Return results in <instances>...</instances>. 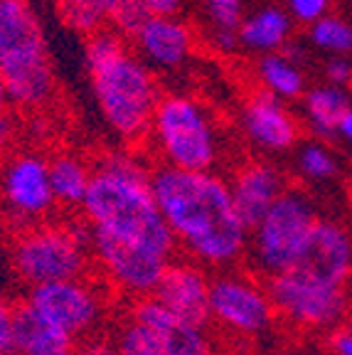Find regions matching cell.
<instances>
[{"mask_svg":"<svg viewBox=\"0 0 352 355\" xmlns=\"http://www.w3.org/2000/svg\"><path fill=\"white\" fill-rule=\"evenodd\" d=\"M150 188L175 244L202 266L227 269L249 250V230L234 210L229 183L212 171L170 166L150 171Z\"/></svg>","mask_w":352,"mask_h":355,"instance_id":"1","label":"cell"},{"mask_svg":"<svg viewBox=\"0 0 352 355\" xmlns=\"http://www.w3.org/2000/svg\"><path fill=\"white\" fill-rule=\"evenodd\" d=\"M82 212L91 239L173 259L175 237L155 202L150 173L133 155H109L94 168Z\"/></svg>","mask_w":352,"mask_h":355,"instance_id":"2","label":"cell"},{"mask_svg":"<svg viewBox=\"0 0 352 355\" xmlns=\"http://www.w3.org/2000/svg\"><path fill=\"white\" fill-rule=\"evenodd\" d=\"M87 69L94 99L111 131L123 141L150 136L160 92L150 67L114 30L87 37Z\"/></svg>","mask_w":352,"mask_h":355,"instance_id":"3","label":"cell"},{"mask_svg":"<svg viewBox=\"0 0 352 355\" xmlns=\"http://www.w3.org/2000/svg\"><path fill=\"white\" fill-rule=\"evenodd\" d=\"M0 74L20 109H39L55 96L50 47L30 0H0Z\"/></svg>","mask_w":352,"mask_h":355,"instance_id":"4","label":"cell"},{"mask_svg":"<svg viewBox=\"0 0 352 355\" xmlns=\"http://www.w3.org/2000/svg\"><path fill=\"white\" fill-rule=\"evenodd\" d=\"M91 259V232L87 222L79 227L33 225L22 230L12 244L15 272L30 288L87 277Z\"/></svg>","mask_w":352,"mask_h":355,"instance_id":"5","label":"cell"},{"mask_svg":"<svg viewBox=\"0 0 352 355\" xmlns=\"http://www.w3.org/2000/svg\"><path fill=\"white\" fill-rule=\"evenodd\" d=\"M150 136L158 146L163 166L177 171H212L220 158L215 123L193 96H160Z\"/></svg>","mask_w":352,"mask_h":355,"instance_id":"6","label":"cell"},{"mask_svg":"<svg viewBox=\"0 0 352 355\" xmlns=\"http://www.w3.org/2000/svg\"><path fill=\"white\" fill-rule=\"evenodd\" d=\"M315 225L318 212L310 198L288 188L249 234L252 266L266 279L293 272Z\"/></svg>","mask_w":352,"mask_h":355,"instance_id":"7","label":"cell"},{"mask_svg":"<svg viewBox=\"0 0 352 355\" xmlns=\"http://www.w3.org/2000/svg\"><path fill=\"white\" fill-rule=\"evenodd\" d=\"M276 318L301 331L335 333L347 326L352 313V299L347 286L315 282L298 272L266 279Z\"/></svg>","mask_w":352,"mask_h":355,"instance_id":"8","label":"cell"},{"mask_svg":"<svg viewBox=\"0 0 352 355\" xmlns=\"http://www.w3.org/2000/svg\"><path fill=\"white\" fill-rule=\"evenodd\" d=\"M209 323L239 338H259L276 323L266 284L249 274L222 272L209 286Z\"/></svg>","mask_w":352,"mask_h":355,"instance_id":"9","label":"cell"},{"mask_svg":"<svg viewBox=\"0 0 352 355\" xmlns=\"http://www.w3.org/2000/svg\"><path fill=\"white\" fill-rule=\"evenodd\" d=\"M25 301L72 343L96 336L106 316V296L87 277L33 286Z\"/></svg>","mask_w":352,"mask_h":355,"instance_id":"10","label":"cell"},{"mask_svg":"<svg viewBox=\"0 0 352 355\" xmlns=\"http://www.w3.org/2000/svg\"><path fill=\"white\" fill-rule=\"evenodd\" d=\"M3 198L12 217L33 222L44 217L57 205L50 183V161L37 153H20L3 173Z\"/></svg>","mask_w":352,"mask_h":355,"instance_id":"11","label":"cell"},{"mask_svg":"<svg viewBox=\"0 0 352 355\" xmlns=\"http://www.w3.org/2000/svg\"><path fill=\"white\" fill-rule=\"evenodd\" d=\"M209 286L207 269L193 259H173L155 288V299L166 304L180 323L209 326Z\"/></svg>","mask_w":352,"mask_h":355,"instance_id":"12","label":"cell"},{"mask_svg":"<svg viewBox=\"0 0 352 355\" xmlns=\"http://www.w3.org/2000/svg\"><path fill=\"white\" fill-rule=\"evenodd\" d=\"M293 272L333 286H347L352 277V234L340 222L318 220Z\"/></svg>","mask_w":352,"mask_h":355,"instance_id":"13","label":"cell"},{"mask_svg":"<svg viewBox=\"0 0 352 355\" xmlns=\"http://www.w3.org/2000/svg\"><path fill=\"white\" fill-rule=\"evenodd\" d=\"M234 210L252 232L264 215L276 205V200L286 193V178L276 166L266 161H249L234 173L229 183Z\"/></svg>","mask_w":352,"mask_h":355,"instance_id":"14","label":"cell"},{"mask_svg":"<svg viewBox=\"0 0 352 355\" xmlns=\"http://www.w3.org/2000/svg\"><path fill=\"white\" fill-rule=\"evenodd\" d=\"M133 47L148 67L170 72L193 57L195 35L190 25L177 17L150 15L133 37Z\"/></svg>","mask_w":352,"mask_h":355,"instance_id":"15","label":"cell"},{"mask_svg":"<svg viewBox=\"0 0 352 355\" xmlns=\"http://www.w3.org/2000/svg\"><path fill=\"white\" fill-rule=\"evenodd\" d=\"M242 123L249 139L264 150H286L298 141L296 119L266 89L247 99Z\"/></svg>","mask_w":352,"mask_h":355,"instance_id":"16","label":"cell"},{"mask_svg":"<svg viewBox=\"0 0 352 355\" xmlns=\"http://www.w3.org/2000/svg\"><path fill=\"white\" fill-rule=\"evenodd\" d=\"M72 340L67 338L60 328H55L44 316L22 301L15 304L12 316V355H52L60 350L72 348Z\"/></svg>","mask_w":352,"mask_h":355,"instance_id":"17","label":"cell"},{"mask_svg":"<svg viewBox=\"0 0 352 355\" xmlns=\"http://www.w3.org/2000/svg\"><path fill=\"white\" fill-rule=\"evenodd\" d=\"M291 33V20L279 8H264V10L254 12L252 17L242 20L239 25V44L247 50L266 52L274 55L279 47H283Z\"/></svg>","mask_w":352,"mask_h":355,"instance_id":"18","label":"cell"},{"mask_svg":"<svg viewBox=\"0 0 352 355\" xmlns=\"http://www.w3.org/2000/svg\"><path fill=\"white\" fill-rule=\"evenodd\" d=\"M94 171L79 155H57L50 161V183L55 202L62 207H82Z\"/></svg>","mask_w":352,"mask_h":355,"instance_id":"19","label":"cell"},{"mask_svg":"<svg viewBox=\"0 0 352 355\" xmlns=\"http://www.w3.org/2000/svg\"><path fill=\"white\" fill-rule=\"evenodd\" d=\"M118 0H57V15L72 33L84 37L109 30Z\"/></svg>","mask_w":352,"mask_h":355,"instance_id":"20","label":"cell"},{"mask_svg":"<svg viewBox=\"0 0 352 355\" xmlns=\"http://www.w3.org/2000/svg\"><path fill=\"white\" fill-rule=\"evenodd\" d=\"M350 109L347 94L337 87H315L306 96L308 123L318 136H333Z\"/></svg>","mask_w":352,"mask_h":355,"instance_id":"21","label":"cell"},{"mask_svg":"<svg viewBox=\"0 0 352 355\" xmlns=\"http://www.w3.org/2000/svg\"><path fill=\"white\" fill-rule=\"evenodd\" d=\"M259 79L264 84L266 92L279 99H296L303 94V74L291 60H286L283 55L274 52V55H266L259 62Z\"/></svg>","mask_w":352,"mask_h":355,"instance_id":"22","label":"cell"},{"mask_svg":"<svg viewBox=\"0 0 352 355\" xmlns=\"http://www.w3.org/2000/svg\"><path fill=\"white\" fill-rule=\"evenodd\" d=\"M168 355H217V343L207 326H193V323L177 321L170 331L163 336Z\"/></svg>","mask_w":352,"mask_h":355,"instance_id":"23","label":"cell"},{"mask_svg":"<svg viewBox=\"0 0 352 355\" xmlns=\"http://www.w3.org/2000/svg\"><path fill=\"white\" fill-rule=\"evenodd\" d=\"M114 345H116V355H168L166 343H163V338H160L158 333L138 326L131 318L118 328Z\"/></svg>","mask_w":352,"mask_h":355,"instance_id":"24","label":"cell"},{"mask_svg":"<svg viewBox=\"0 0 352 355\" xmlns=\"http://www.w3.org/2000/svg\"><path fill=\"white\" fill-rule=\"evenodd\" d=\"M128 318L136 321L138 326L148 328V331L158 333L160 338L170 331L177 323V318L168 311L166 304H160L155 296H143V299H133L131 309H128Z\"/></svg>","mask_w":352,"mask_h":355,"instance_id":"25","label":"cell"},{"mask_svg":"<svg viewBox=\"0 0 352 355\" xmlns=\"http://www.w3.org/2000/svg\"><path fill=\"white\" fill-rule=\"evenodd\" d=\"M298 168H301L303 178L308 180H331L337 175V161L331 150L320 144H308L303 146L301 153H298Z\"/></svg>","mask_w":352,"mask_h":355,"instance_id":"26","label":"cell"},{"mask_svg":"<svg viewBox=\"0 0 352 355\" xmlns=\"http://www.w3.org/2000/svg\"><path fill=\"white\" fill-rule=\"evenodd\" d=\"M310 40H313L318 47L333 52H347L352 50V28L345 25L337 17H320L318 22L310 25Z\"/></svg>","mask_w":352,"mask_h":355,"instance_id":"27","label":"cell"},{"mask_svg":"<svg viewBox=\"0 0 352 355\" xmlns=\"http://www.w3.org/2000/svg\"><path fill=\"white\" fill-rule=\"evenodd\" d=\"M148 17H150V12L146 10V6L141 3V0H118L114 15H111L109 28L114 30V33L121 35V37L133 40L138 30L146 25Z\"/></svg>","mask_w":352,"mask_h":355,"instance_id":"28","label":"cell"},{"mask_svg":"<svg viewBox=\"0 0 352 355\" xmlns=\"http://www.w3.org/2000/svg\"><path fill=\"white\" fill-rule=\"evenodd\" d=\"M207 17H209V25H212V30L239 33V25H242V10H239V8L207 6Z\"/></svg>","mask_w":352,"mask_h":355,"instance_id":"29","label":"cell"},{"mask_svg":"<svg viewBox=\"0 0 352 355\" xmlns=\"http://www.w3.org/2000/svg\"><path fill=\"white\" fill-rule=\"evenodd\" d=\"M12 316L15 304L0 294V355H12Z\"/></svg>","mask_w":352,"mask_h":355,"instance_id":"30","label":"cell"},{"mask_svg":"<svg viewBox=\"0 0 352 355\" xmlns=\"http://www.w3.org/2000/svg\"><path fill=\"white\" fill-rule=\"evenodd\" d=\"M291 12L296 15V20L301 22H318L323 17L325 8H328V0H288Z\"/></svg>","mask_w":352,"mask_h":355,"instance_id":"31","label":"cell"},{"mask_svg":"<svg viewBox=\"0 0 352 355\" xmlns=\"http://www.w3.org/2000/svg\"><path fill=\"white\" fill-rule=\"evenodd\" d=\"M74 355H116V345L114 340L101 338V336H89L84 340H77L72 345Z\"/></svg>","mask_w":352,"mask_h":355,"instance_id":"32","label":"cell"},{"mask_svg":"<svg viewBox=\"0 0 352 355\" xmlns=\"http://www.w3.org/2000/svg\"><path fill=\"white\" fill-rule=\"evenodd\" d=\"M141 3L155 17H175L185 6V0H141Z\"/></svg>","mask_w":352,"mask_h":355,"instance_id":"33","label":"cell"},{"mask_svg":"<svg viewBox=\"0 0 352 355\" xmlns=\"http://www.w3.org/2000/svg\"><path fill=\"white\" fill-rule=\"evenodd\" d=\"M325 74L333 84H345V87H352V64L345 60H333L325 67Z\"/></svg>","mask_w":352,"mask_h":355,"instance_id":"34","label":"cell"},{"mask_svg":"<svg viewBox=\"0 0 352 355\" xmlns=\"http://www.w3.org/2000/svg\"><path fill=\"white\" fill-rule=\"evenodd\" d=\"M331 350L335 355H352V331L347 326L331 333Z\"/></svg>","mask_w":352,"mask_h":355,"instance_id":"35","label":"cell"},{"mask_svg":"<svg viewBox=\"0 0 352 355\" xmlns=\"http://www.w3.org/2000/svg\"><path fill=\"white\" fill-rule=\"evenodd\" d=\"M10 139H12V119L8 111H3V114H0V148Z\"/></svg>","mask_w":352,"mask_h":355,"instance_id":"36","label":"cell"},{"mask_svg":"<svg viewBox=\"0 0 352 355\" xmlns=\"http://www.w3.org/2000/svg\"><path fill=\"white\" fill-rule=\"evenodd\" d=\"M337 131L345 136L347 141L352 144V109H347V114L342 116V121H340V126H337Z\"/></svg>","mask_w":352,"mask_h":355,"instance_id":"37","label":"cell"},{"mask_svg":"<svg viewBox=\"0 0 352 355\" xmlns=\"http://www.w3.org/2000/svg\"><path fill=\"white\" fill-rule=\"evenodd\" d=\"M8 101H10V96H8V87H6V79H3V74H0V114L6 111Z\"/></svg>","mask_w":352,"mask_h":355,"instance_id":"38","label":"cell"},{"mask_svg":"<svg viewBox=\"0 0 352 355\" xmlns=\"http://www.w3.org/2000/svg\"><path fill=\"white\" fill-rule=\"evenodd\" d=\"M207 6H220V8H239V0H207Z\"/></svg>","mask_w":352,"mask_h":355,"instance_id":"39","label":"cell"},{"mask_svg":"<svg viewBox=\"0 0 352 355\" xmlns=\"http://www.w3.org/2000/svg\"><path fill=\"white\" fill-rule=\"evenodd\" d=\"M217 355H252V353H247L244 348H225V350H220Z\"/></svg>","mask_w":352,"mask_h":355,"instance_id":"40","label":"cell"},{"mask_svg":"<svg viewBox=\"0 0 352 355\" xmlns=\"http://www.w3.org/2000/svg\"><path fill=\"white\" fill-rule=\"evenodd\" d=\"M52 355H74V353H72V348H69V350H60V353H52Z\"/></svg>","mask_w":352,"mask_h":355,"instance_id":"41","label":"cell"},{"mask_svg":"<svg viewBox=\"0 0 352 355\" xmlns=\"http://www.w3.org/2000/svg\"><path fill=\"white\" fill-rule=\"evenodd\" d=\"M347 291H350V299H352V277H350V282H347Z\"/></svg>","mask_w":352,"mask_h":355,"instance_id":"42","label":"cell"},{"mask_svg":"<svg viewBox=\"0 0 352 355\" xmlns=\"http://www.w3.org/2000/svg\"><path fill=\"white\" fill-rule=\"evenodd\" d=\"M347 328H350V331H352V318H350V321H347Z\"/></svg>","mask_w":352,"mask_h":355,"instance_id":"43","label":"cell"}]
</instances>
